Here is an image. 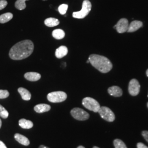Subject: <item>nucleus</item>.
I'll return each instance as SVG.
<instances>
[{"mask_svg": "<svg viewBox=\"0 0 148 148\" xmlns=\"http://www.w3.org/2000/svg\"><path fill=\"white\" fill-rule=\"evenodd\" d=\"M52 36L57 40H61L63 39L65 36V32L60 29H56L52 32Z\"/></svg>", "mask_w": 148, "mask_h": 148, "instance_id": "obj_20", "label": "nucleus"}, {"mask_svg": "<svg viewBox=\"0 0 148 148\" xmlns=\"http://www.w3.org/2000/svg\"><path fill=\"white\" fill-rule=\"evenodd\" d=\"M27 0H17L15 3V7L16 8L19 10H24L27 5L25 2Z\"/></svg>", "mask_w": 148, "mask_h": 148, "instance_id": "obj_21", "label": "nucleus"}, {"mask_svg": "<svg viewBox=\"0 0 148 148\" xmlns=\"http://www.w3.org/2000/svg\"><path fill=\"white\" fill-rule=\"evenodd\" d=\"M101 117L104 119L106 121L113 122L115 119L114 113L110 109L106 106H101L98 112Z\"/></svg>", "mask_w": 148, "mask_h": 148, "instance_id": "obj_7", "label": "nucleus"}, {"mask_svg": "<svg viewBox=\"0 0 148 148\" xmlns=\"http://www.w3.org/2000/svg\"><path fill=\"white\" fill-rule=\"evenodd\" d=\"M87 63H90V61L88 60H88L87 61Z\"/></svg>", "mask_w": 148, "mask_h": 148, "instance_id": "obj_34", "label": "nucleus"}, {"mask_svg": "<svg viewBox=\"0 0 148 148\" xmlns=\"http://www.w3.org/2000/svg\"><path fill=\"white\" fill-rule=\"evenodd\" d=\"M34 49V45L31 40L21 41L11 48L9 56L13 60H22L29 57L33 52Z\"/></svg>", "mask_w": 148, "mask_h": 148, "instance_id": "obj_1", "label": "nucleus"}, {"mask_svg": "<svg viewBox=\"0 0 148 148\" xmlns=\"http://www.w3.org/2000/svg\"><path fill=\"white\" fill-rule=\"evenodd\" d=\"M140 88V86L137 79H131L128 85L129 93L132 96H136L139 93Z\"/></svg>", "mask_w": 148, "mask_h": 148, "instance_id": "obj_8", "label": "nucleus"}, {"mask_svg": "<svg viewBox=\"0 0 148 148\" xmlns=\"http://www.w3.org/2000/svg\"><path fill=\"white\" fill-rule=\"evenodd\" d=\"M93 148H98V147H93Z\"/></svg>", "mask_w": 148, "mask_h": 148, "instance_id": "obj_35", "label": "nucleus"}, {"mask_svg": "<svg viewBox=\"0 0 148 148\" xmlns=\"http://www.w3.org/2000/svg\"><path fill=\"white\" fill-rule=\"evenodd\" d=\"M0 148H7L3 142L0 140Z\"/></svg>", "mask_w": 148, "mask_h": 148, "instance_id": "obj_29", "label": "nucleus"}, {"mask_svg": "<svg viewBox=\"0 0 148 148\" xmlns=\"http://www.w3.org/2000/svg\"><path fill=\"white\" fill-rule=\"evenodd\" d=\"M9 115V113L5 108L0 104V116L3 119H7Z\"/></svg>", "mask_w": 148, "mask_h": 148, "instance_id": "obj_24", "label": "nucleus"}, {"mask_svg": "<svg viewBox=\"0 0 148 148\" xmlns=\"http://www.w3.org/2000/svg\"><path fill=\"white\" fill-rule=\"evenodd\" d=\"M137 148H148L147 146H146L145 144L142 143H138L137 144Z\"/></svg>", "mask_w": 148, "mask_h": 148, "instance_id": "obj_28", "label": "nucleus"}, {"mask_svg": "<svg viewBox=\"0 0 148 148\" xmlns=\"http://www.w3.org/2000/svg\"><path fill=\"white\" fill-rule=\"evenodd\" d=\"M24 77L30 81H37L41 79V75L36 72H28L24 75Z\"/></svg>", "mask_w": 148, "mask_h": 148, "instance_id": "obj_13", "label": "nucleus"}, {"mask_svg": "<svg viewBox=\"0 0 148 148\" xmlns=\"http://www.w3.org/2000/svg\"><path fill=\"white\" fill-rule=\"evenodd\" d=\"M60 21L54 18H49L45 21V24L48 27H54L58 25Z\"/></svg>", "mask_w": 148, "mask_h": 148, "instance_id": "obj_18", "label": "nucleus"}, {"mask_svg": "<svg viewBox=\"0 0 148 148\" xmlns=\"http://www.w3.org/2000/svg\"><path fill=\"white\" fill-rule=\"evenodd\" d=\"M77 148H85L84 147H83V146H81V145H80L79 147H78Z\"/></svg>", "mask_w": 148, "mask_h": 148, "instance_id": "obj_31", "label": "nucleus"}, {"mask_svg": "<svg viewBox=\"0 0 148 148\" xmlns=\"http://www.w3.org/2000/svg\"><path fill=\"white\" fill-rule=\"evenodd\" d=\"M147 106H148V103H147Z\"/></svg>", "mask_w": 148, "mask_h": 148, "instance_id": "obj_36", "label": "nucleus"}, {"mask_svg": "<svg viewBox=\"0 0 148 148\" xmlns=\"http://www.w3.org/2000/svg\"><path fill=\"white\" fill-rule=\"evenodd\" d=\"M9 95L10 93L7 90H0V99H5Z\"/></svg>", "mask_w": 148, "mask_h": 148, "instance_id": "obj_25", "label": "nucleus"}, {"mask_svg": "<svg viewBox=\"0 0 148 148\" xmlns=\"http://www.w3.org/2000/svg\"><path fill=\"white\" fill-rule=\"evenodd\" d=\"M129 27V23L127 19L122 18L117 22L114 27L116 30L117 32L120 34L124 33L127 32Z\"/></svg>", "mask_w": 148, "mask_h": 148, "instance_id": "obj_9", "label": "nucleus"}, {"mask_svg": "<svg viewBox=\"0 0 148 148\" xmlns=\"http://www.w3.org/2000/svg\"><path fill=\"white\" fill-rule=\"evenodd\" d=\"M68 8V5L66 4H62L58 7V12L62 15H65Z\"/></svg>", "mask_w": 148, "mask_h": 148, "instance_id": "obj_23", "label": "nucleus"}, {"mask_svg": "<svg viewBox=\"0 0 148 148\" xmlns=\"http://www.w3.org/2000/svg\"></svg>", "mask_w": 148, "mask_h": 148, "instance_id": "obj_38", "label": "nucleus"}, {"mask_svg": "<svg viewBox=\"0 0 148 148\" xmlns=\"http://www.w3.org/2000/svg\"><path fill=\"white\" fill-rule=\"evenodd\" d=\"M143 26V23L142 21H134L129 24V27L128 28V32H133L138 30L141 27Z\"/></svg>", "mask_w": 148, "mask_h": 148, "instance_id": "obj_10", "label": "nucleus"}, {"mask_svg": "<svg viewBox=\"0 0 148 148\" xmlns=\"http://www.w3.org/2000/svg\"><path fill=\"white\" fill-rule=\"evenodd\" d=\"M8 2L5 0H0V11L4 9L7 5Z\"/></svg>", "mask_w": 148, "mask_h": 148, "instance_id": "obj_26", "label": "nucleus"}, {"mask_svg": "<svg viewBox=\"0 0 148 148\" xmlns=\"http://www.w3.org/2000/svg\"><path fill=\"white\" fill-rule=\"evenodd\" d=\"M70 113L75 119L79 121L87 120L90 117V115L88 112L79 108H75L73 109Z\"/></svg>", "mask_w": 148, "mask_h": 148, "instance_id": "obj_6", "label": "nucleus"}, {"mask_svg": "<svg viewBox=\"0 0 148 148\" xmlns=\"http://www.w3.org/2000/svg\"><path fill=\"white\" fill-rule=\"evenodd\" d=\"M13 15L11 13H5L0 16V23L1 24H5L10 21L13 18Z\"/></svg>", "mask_w": 148, "mask_h": 148, "instance_id": "obj_19", "label": "nucleus"}, {"mask_svg": "<svg viewBox=\"0 0 148 148\" xmlns=\"http://www.w3.org/2000/svg\"><path fill=\"white\" fill-rule=\"evenodd\" d=\"M82 103L86 109L95 112H98L101 108L99 103L95 99L90 97H86L83 99Z\"/></svg>", "mask_w": 148, "mask_h": 148, "instance_id": "obj_4", "label": "nucleus"}, {"mask_svg": "<svg viewBox=\"0 0 148 148\" xmlns=\"http://www.w3.org/2000/svg\"><path fill=\"white\" fill-rule=\"evenodd\" d=\"M108 93L110 95L115 97H121L122 95V90L118 86H112L108 88Z\"/></svg>", "mask_w": 148, "mask_h": 148, "instance_id": "obj_11", "label": "nucleus"}, {"mask_svg": "<svg viewBox=\"0 0 148 148\" xmlns=\"http://www.w3.org/2000/svg\"><path fill=\"white\" fill-rule=\"evenodd\" d=\"M92 8V4L90 1L85 0L82 3V7L81 11L75 12L73 13V16L77 19H83L87 16Z\"/></svg>", "mask_w": 148, "mask_h": 148, "instance_id": "obj_3", "label": "nucleus"}, {"mask_svg": "<svg viewBox=\"0 0 148 148\" xmlns=\"http://www.w3.org/2000/svg\"><path fill=\"white\" fill-rule=\"evenodd\" d=\"M18 91L19 93V94L21 95V98L24 101L30 100L32 98V95L28 90L23 87H20L18 88Z\"/></svg>", "mask_w": 148, "mask_h": 148, "instance_id": "obj_16", "label": "nucleus"}, {"mask_svg": "<svg viewBox=\"0 0 148 148\" xmlns=\"http://www.w3.org/2000/svg\"><path fill=\"white\" fill-rule=\"evenodd\" d=\"M19 125L24 129H30L33 127L32 122L24 119H21L19 121Z\"/></svg>", "mask_w": 148, "mask_h": 148, "instance_id": "obj_17", "label": "nucleus"}, {"mask_svg": "<svg viewBox=\"0 0 148 148\" xmlns=\"http://www.w3.org/2000/svg\"><path fill=\"white\" fill-rule=\"evenodd\" d=\"M142 134L143 137L148 143V131H143Z\"/></svg>", "mask_w": 148, "mask_h": 148, "instance_id": "obj_27", "label": "nucleus"}, {"mask_svg": "<svg viewBox=\"0 0 148 148\" xmlns=\"http://www.w3.org/2000/svg\"><path fill=\"white\" fill-rule=\"evenodd\" d=\"M67 95L63 91H56L48 94L47 99L52 103H60L65 101Z\"/></svg>", "mask_w": 148, "mask_h": 148, "instance_id": "obj_5", "label": "nucleus"}, {"mask_svg": "<svg viewBox=\"0 0 148 148\" xmlns=\"http://www.w3.org/2000/svg\"><path fill=\"white\" fill-rule=\"evenodd\" d=\"M49 148L48 147H46V146H45V145H40V147H39V148Z\"/></svg>", "mask_w": 148, "mask_h": 148, "instance_id": "obj_30", "label": "nucleus"}, {"mask_svg": "<svg viewBox=\"0 0 148 148\" xmlns=\"http://www.w3.org/2000/svg\"><path fill=\"white\" fill-rule=\"evenodd\" d=\"M14 138L18 143L21 144L22 145H24L25 146H27L30 144V141L28 139V138L19 133L15 134Z\"/></svg>", "mask_w": 148, "mask_h": 148, "instance_id": "obj_14", "label": "nucleus"}, {"mask_svg": "<svg viewBox=\"0 0 148 148\" xmlns=\"http://www.w3.org/2000/svg\"><path fill=\"white\" fill-rule=\"evenodd\" d=\"M114 145L115 148H127L125 143L119 139H116L114 140Z\"/></svg>", "mask_w": 148, "mask_h": 148, "instance_id": "obj_22", "label": "nucleus"}, {"mask_svg": "<svg viewBox=\"0 0 148 148\" xmlns=\"http://www.w3.org/2000/svg\"><path fill=\"white\" fill-rule=\"evenodd\" d=\"M146 74H147V76L148 77V69L147 70V72H146Z\"/></svg>", "mask_w": 148, "mask_h": 148, "instance_id": "obj_33", "label": "nucleus"}, {"mask_svg": "<svg viewBox=\"0 0 148 148\" xmlns=\"http://www.w3.org/2000/svg\"><path fill=\"white\" fill-rule=\"evenodd\" d=\"M90 63L102 73H107L111 70L112 64L108 58L98 54H90L88 58Z\"/></svg>", "mask_w": 148, "mask_h": 148, "instance_id": "obj_2", "label": "nucleus"}, {"mask_svg": "<svg viewBox=\"0 0 148 148\" xmlns=\"http://www.w3.org/2000/svg\"><path fill=\"white\" fill-rule=\"evenodd\" d=\"M51 107L49 105L46 104H37L34 107V110L37 113H43L49 111Z\"/></svg>", "mask_w": 148, "mask_h": 148, "instance_id": "obj_15", "label": "nucleus"}, {"mask_svg": "<svg viewBox=\"0 0 148 148\" xmlns=\"http://www.w3.org/2000/svg\"><path fill=\"white\" fill-rule=\"evenodd\" d=\"M43 1H47V0H43Z\"/></svg>", "mask_w": 148, "mask_h": 148, "instance_id": "obj_37", "label": "nucleus"}, {"mask_svg": "<svg viewBox=\"0 0 148 148\" xmlns=\"http://www.w3.org/2000/svg\"><path fill=\"white\" fill-rule=\"evenodd\" d=\"M1 126H2V121H1V120L0 119V128L1 127Z\"/></svg>", "mask_w": 148, "mask_h": 148, "instance_id": "obj_32", "label": "nucleus"}, {"mask_svg": "<svg viewBox=\"0 0 148 148\" xmlns=\"http://www.w3.org/2000/svg\"><path fill=\"white\" fill-rule=\"evenodd\" d=\"M68 53V48L65 46H62L56 49L55 55L57 58L60 59L66 56Z\"/></svg>", "mask_w": 148, "mask_h": 148, "instance_id": "obj_12", "label": "nucleus"}]
</instances>
